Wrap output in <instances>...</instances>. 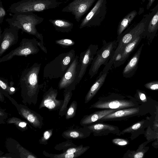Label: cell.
I'll return each mask as SVG.
<instances>
[{
	"label": "cell",
	"instance_id": "28",
	"mask_svg": "<svg viewBox=\"0 0 158 158\" xmlns=\"http://www.w3.org/2000/svg\"><path fill=\"white\" fill-rule=\"evenodd\" d=\"M44 104L45 106L49 109H53L55 106V104L53 101L51 99H46L44 101Z\"/></svg>",
	"mask_w": 158,
	"mask_h": 158
},
{
	"label": "cell",
	"instance_id": "30",
	"mask_svg": "<svg viewBox=\"0 0 158 158\" xmlns=\"http://www.w3.org/2000/svg\"><path fill=\"white\" fill-rule=\"evenodd\" d=\"M155 0H148V3L147 5L146 8L148 10L151 7Z\"/></svg>",
	"mask_w": 158,
	"mask_h": 158
},
{
	"label": "cell",
	"instance_id": "27",
	"mask_svg": "<svg viewBox=\"0 0 158 158\" xmlns=\"http://www.w3.org/2000/svg\"><path fill=\"white\" fill-rule=\"evenodd\" d=\"M6 15L5 10L4 8L2 2L1 0L0 1V23L2 24L3 22L4 18Z\"/></svg>",
	"mask_w": 158,
	"mask_h": 158
},
{
	"label": "cell",
	"instance_id": "11",
	"mask_svg": "<svg viewBox=\"0 0 158 158\" xmlns=\"http://www.w3.org/2000/svg\"><path fill=\"white\" fill-rule=\"evenodd\" d=\"M98 45L90 44L79 56L80 71L77 81L78 84L83 77L88 66L91 64L98 49Z\"/></svg>",
	"mask_w": 158,
	"mask_h": 158
},
{
	"label": "cell",
	"instance_id": "13",
	"mask_svg": "<svg viewBox=\"0 0 158 158\" xmlns=\"http://www.w3.org/2000/svg\"><path fill=\"white\" fill-rule=\"evenodd\" d=\"M83 127L93 133L94 135L95 136L106 135L110 134L117 135L120 131L117 126L101 122Z\"/></svg>",
	"mask_w": 158,
	"mask_h": 158
},
{
	"label": "cell",
	"instance_id": "39",
	"mask_svg": "<svg viewBox=\"0 0 158 158\" xmlns=\"http://www.w3.org/2000/svg\"><path fill=\"white\" fill-rule=\"evenodd\" d=\"M145 0H142V3H143L145 1Z\"/></svg>",
	"mask_w": 158,
	"mask_h": 158
},
{
	"label": "cell",
	"instance_id": "3",
	"mask_svg": "<svg viewBox=\"0 0 158 158\" xmlns=\"http://www.w3.org/2000/svg\"><path fill=\"white\" fill-rule=\"evenodd\" d=\"M147 15L143 16L141 20L131 29L123 32L119 36L117 37L118 44L116 48L107 64L102 70L108 71L113 65L118 55L129 43L137 37L141 35L144 32Z\"/></svg>",
	"mask_w": 158,
	"mask_h": 158
},
{
	"label": "cell",
	"instance_id": "25",
	"mask_svg": "<svg viewBox=\"0 0 158 158\" xmlns=\"http://www.w3.org/2000/svg\"><path fill=\"white\" fill-rule=\"evenodd\" d=\"M147 89L151 90H158V81L148 82L144 85Z\"/></svg>",
	"mask_w": 158,
	"mask_h": 158
},
{
	"label": "cell",
	"instance_id": "31",
	"mask_svg": "<svg viewBox=\"0 0 158 158\" xmlns=\"http://www.w3.org/2000/svg\"><path fill=\"white\" fill-rule=\"evenodd\" d=\"M28 120L31 123H33L35 121V118L32 114H29L27 117Z\"/></svg>",
	"mask_w": 158,
	"mask_h": 158
},
{
	"label": "cell",
	"instance_id": "24",
	"mask_svg": "<svg viewBox=\"0 0 158 158\" xmlns=\"http://www.w3.org/2000/svg\"><path fill=\"white\" fill-rule=\"evenodd\" d=\"M56 44L63 48H67L73 45L75 43L74 41L69 39H62L56 41Z\"/></svg>",
	"mask_w": 158,
	"mask_h": 158
},
{
	"label": "cell",
	"instance_id": "15",
	"mask_svg": "<svg viewBox=\"0 0 158 158\" xmlns=\"http://www.w3.org/2000/svg\"><path fill=\"white\" fill-rule=\"evenodd\" d=\"M147 14L144 33L148 35L156 34L158 29V2L156 6Z\"/></svg>",
	"mask_w": 158,
	"mask_h": 158
},
{
	"label": "cell",
	"instance_id": "19",
	"mask_svg": "<svg viewBox=\"0 0 158 158\" xmlns=\"http://www.w3.org/2000/svg\"><path fill=\"white\" fill-rule=\"evenodd\" d=\"M143 45L142 44L124 67L122 73L123 77L129 78L133 75L137 69Z\"/></svg>",
	"mask_w": 158,
	"mask_h": 158
},
{
	"label": "cell",
	"instance_id": "34",
	"mask_svg": "<svg viewBox=\"0 0 158 158\" xmlns=\"http://www.w3.org/2000/svg\"><path fill=\"white\" fill-rule=\"evenodd\" d=\"M50 136V133L48 131H45L44 134V138L47 139H48Z\"/></svg>",
	"mask_w": 158,
	"mask_h": 158
},
{
	"label": "cell",
	"instance_id": "1",
	"mask_svg": "<svg viewBox=\"0 0 158 158\" xmlns=\"http://www.w3.org/2000/svg\"><path fill=\"white\" fill-rule=\"evenodd\" d=\"M44 20L32 12H19L14 14L10 18L6 19L10 27L18 31L21 30L29 34L33 35L39 39V46L44 52L47 53L46 48L44 46L43 36L39 33L36 26L42 23Z\"/></svg>",
	"mask_w": 158,
	"mask_h": 158
},
{
	"label": "cell",
	"instance_id": "32",
	"mask_svg": "<svg viewBox=\"0 0 158 158\" xmlns=\"http://www.w3.org/2000/svg\"><path fill=\"white\" fill-rule=\"evenodd\" d=\"M143 154L142 152H139L135 155L134 157L135 158H142L143 157Z\"/></svg>",
	"mask_w": 158,
	"mask_h": 158
},
{
	"label": "cell",
	"instance_id": "22",
	"mask_svg": "<svg viewBox=\"0 0 158 158\" xmlns=\"http://www.w3.org/2000/svg\"><path fill=\"white\" fill-rule=\"evenodd\" d=\"M92 133L84 127L76 128L69 131L66 133V136L69 138L74 139L86 138Z\"/></svg>",
	"mask_w": 158,
	"mask_h": 158
},
{
	"label": "cell",
	"instance_id": "29",
	"mask_svg": "<svg viewBox=\"0 0 158 158\" xmlns=\"http://www.w3.org/2000/svg\"><path fill=\"white\" fill-rule=\"evenodd\" d=\"M0 86L3 89H6L7 88L6 84L2 81L1 79H0Z\"/></svg>",
	"mask_w": 158,
	"mask_h": 158
},
{
	"label": "cell",
	"instance_id": "6",
	"mask_svg": "<svg viewBox=\"0 0 158 158\" xmlns=\"http://www.w3.org/2000/svg\"><path fill=\"white\" fill-rule=\"evenodd\" d=\"M134 106L132 101L125 99L124 96L118 94L112 93L107 96L99 98L89 108L121 110Z\"/></svg>",
	"mask_w": 158,
	"mask_h": 158
},
{
	"label": "cell",
	"instance_id": "8",
	"mask_svg": "<svg viewBox=\"0 0 158 158\" xmlns=\"http://www.w3.org/2000/svg\"><path fill=\"white\" fill-rule=\"evenodd\" d=\"M39 42L36 39L23 38L18 47L0 59V63L9 60L15 56H26L37 53Z\"/></svg>",
	"mask_w": 158,
	"mask_h": 158
},
{
	"label": "cell",
	"instance_id": "12",
	"mask_svg": "<svg viewBox=\"0 0 158 158\" xmlns=\"http://www.w3.org/2000/svg\"><path fill=\"white\" fill-rule=\"evenodd\" d=\"M18 31L10 27L5 28L0 36V56L18 41Z\"/></svg>",
	"mask_w": 158,
	"mask_h": 158
},
{
	"label": "cell",
	"instance_id": "14",
	"mask_svg": "<svg viewBox=\"0 0 158 158\" xmlns=\"http://www.w3.org/2000/svg\"><path fill=\"white\" fill-rule=\"evenodd\" d=\"M139 110V108H129L118 110L106 115L97 122L121 120L136 114Z\"/></svg>",
	"mask_w": 158,
	"mask_h": 158
},
{
	"label": "cell",
	"instance_id": "36",
	"mask_svg": "<svg viewBox=\"0 0 158 158\" xmlns=\"http://www.w3.org/2000/svg\"><path fill=\"white\" fill-rule=\"evenodd\" d=\"M10 90L12 92H13L15 90V89L13 87H11L10 89Z\"/></svg>",
	"mask_w": 158,
	"mask_h": 158
},
{
	"label": "cell",
	"instance_id": "35",
	"mask_svg": "<svg viewBox=\"0 0 158 158\" xmlns=\"http://www.w3.org/2000/svg\"><path fill=\"white\" fill-rule=\"evenodd\" d=\"M26 124H27L25 123L21 122L19 123V126L22 127H26Z\"/></svg>",
	"mask_w": 158,
	"mask_h": 158
},
{
	"label": "cell",
	"instance_id": "16",
	"mask_svg": "<svg viewBox=\"0 0 158 158\" xmlns=\"http://www.w3.org/2000/svg\"><path fill=\"white\" fill-rule=\"evenodd\" d=\"M141 39L140 36L128 44L122 51L116 57L113 64L114 67L116 68L123 64L128 57L129 56L136 48Z\"/></svg>",
	"mask_w": 158,
	"mask_h": 158
},
{
	"label": "cell",
	"instance_id": "2",
	"mask_svg": "<svg viewBox=\"0 0 158 158\" xmlns=\"http://www.w3.org/2000/svg\"><path fill=\"white\" fill-rule=\"evenodd\" d=\"M75 51L72 49L69 52L62 53L47 64L44 70V78H61L74 60Z\"/></svg>",
	"mask_w": 158,
	"mask_h": 158
},
{
	"label": "cell",
	"instance_id": "38",
	"mask_svg": "<svg viewBox=\"0 0 158 158\" xmlns=\"http://www.w3.org/2000/svg\"><path fill=\"white\" fill-rule=\"evenodd\" d=\"M58 1H63V0H65V1H69V0H57Z\"/></svg>",
	"mask_w": 158,
	"mask_h": 158
},
{
	"label": "cell",
	"instance_id": "33",
	"mask_svg": "<svg viewBox=\"0 0 158 158\" xmlns=\"http://www.w3.org/2000/svg\"><path fill=\"white\" fill-rule=\"evenodd\" d=\"M139 93L140 99L142 101H144L146 99V96L144 94L140 92H139Z\"/></svg>",
	"mask_w": 158,
	"mask_h": 158
},
{
	"label": "cell",
	"instance_id": "20",
	"mask_svg": "<svg viewBox=\"0 0 158 158\" xmlns=\"http://www.w3.org/2000/svg\"><path fill=\"white\" fill-rule=\"evenodd\" d=\"M48 21L54 26L55 30L58 31L68 33L71 31L73 28V24L65 19H49Z\"/></svg>",
	"mask_w": 158,
	"mask_h": 158
},
{
	"label": "cell",
	"instance_id": "5",
	"mask_svg": "<svg viewBox=\"0 0 158 158\" xmlns=\"http://www.w3.org/2000/svg\"><path fill=\"white\" fill-rule=\"evenodd\" d=\"M118 42L116 40L106 42L103 41V44L98 50L91 64L89 74L92 78L98 73L101 66L106 65L114 53Z\"/></svg>",
	"mask_w": 158,
	"mask_h": 158
},
{
	"label": "cell",
	"instance_id": "7",
	"mask_svg": "<svg viewBox=\"0 0 158 158\" xmlns=\"http://www.w3.org/2000/svg\"><path fill=\"white\" fill-rule=\"evenodd\" d=\"M106 0H98L93 8L82 20L79 28L99 26L107 13Z\"/></svg>",
	"mask_w": 158,
	"mask_h": 158
},
{
	"label": "cell",
	"instance_id": "37",
	"mask_svg": "<svg viewBox=\"0 0 158 158\" xmlns=\"http://www.w3.org/2000/svg\"><path fill=\"white\" fill-rule=\"evenodd\" d=\"M27 158H35V157L29 155L27 157Z\"/></svg>",
	"mask_w": 158,
	"mask_h": 158
},
{
	"label": "cell",
	"instance_id": "26",
	"mask_svg": "<svg viewBox=\"0 0 158 158\" xmlns=\"http://www.w3.org/2000/svg\"><path fill=\"white\" fill-rule=\"evenodd\" d=\"M112 143L118 146H123L127 144V140L121 138H115L112 140Z\"/></svg>",
	"mask_w": 158,
	"mask_h": 158
},
{
	"label": "cell",
	"instance_id": "21",
	"mask_svg": "<svg viewBox=\"0 0 158 158\" xmlns=\"http://www.w3.org/2000/svg\"><path fill=\"white\" fill-rule=\"evenodd\" d=\"M135 10L130 12L124 17L118 23L117 29L118 37L120 36L131 23L137 14Z\"/></svg>",
	"mask_w": 158,
	"mask_h": 158
},
{
	"label": "cell",
	"instance_id": "4",
	"mask_svg": "<svg viewBox=\"0 0 158 158\" xmlns=\"http://www.w3.org/2000/svg\"><path fill=\"white\" fill-rule=\"evenodd\" d=\"M57 0H21L12 4L9 11L13 14L19 12H40L56 8L63 2Z\"/></svg>",
	"mask_w": 158,
	"mask_h": 158
},
{
	"label": "cell",
	"instance_id": "10",
	"mask_svg": "<svg viewBox=\"0 0 158 158\" xmlns=\"http://www.w3.org/2000/svg\"><path fill=\"white\" fill-rule=\"evenodd\" d=\"M79 71V56L76 55L64 76L60 79L59 83V88L66 89L73 85H76Z\"/></svg>",
	"mask_w": 158,
	"mask_h": 158
},
{
	"label": "cell",
	"instance_id": "18",
	"mask_svg": "<svg viewBox=\"0 0 158 158\" xmlns=\"http://www.w3.org/2000/svg\"><path fill=\"white\" fill-rule=\"evenodd\" d=\"M108 72L102 71L100 73L95 81L92 85L86 94L84 103H86L90 101L95 95L99 90L104 84Z\"/></svg>",
	"mask_w": 158,
	"mask_h": 158
},
{
	"label": "cell",
	"instance_id": "23",
	"mask_svg": "<svg viewBox=\"0 0 158 158\" xmlns=\"http://www.w3.org/2000/svg\"><path fill=\"white\" fill-rule=\"evenodd\" d=\"M77 107V103L76 101H73L67 113V117L68 118L75 116Z\"/></svg>",
	"mask_w": 158,
	"mask_h": 158
},
{
	"label": "cell",
	"instance_id": "17",
	"mask_svg": "<svg viewBox=\"0 0 158 158\" xmlns=\"http://www.w3.org/2000/svg\"><path fill=\"white\" fill-rule=\"evenodd\" d=\"M118 109H103L89 114L84 115L80 121V125L85 126L94 123L106 115L118 110Z\"/></svg>",
	"mask_w": 158,
	"mask_h": 158
},
{
	"label": "cell",
	"instance_id": "9",
	"mask_svg": "<svg viewBox=\"0 0 158 158\" xmlns=\"http://www.w3.org/2000/svg\"><path fill=\"white\" fill-rule=\"evenodd\" d=\"M97 0H73L62 10L64 12L71 13L77 22L89 10Z\"/></svg>",
	"mask_w": 158,
	"mask_h": 158
}]
</instances>
